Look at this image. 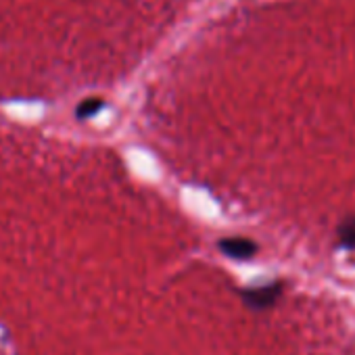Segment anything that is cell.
Segmentation results:
<instances>
[{"mask_svg":"<svg viewBox=\"0 0 355 355\" xmlns=\"http://www.w3.org/2000/svg\"><path fill=\"white\" fill-rule=\"evenodd\" d=\"M336 236H338V245L343 249H347V251L355 249V216H349L338 224Z\"/></svg>","mask_w":355,"mask_h":355,"instance_id":"3957f363","label":"cell"},{"mask_svg":"<svg viewBox=\"0 0 355 355\" xmlns=\"http://www.w3.org/2000/svg\"><path fill=\"white\" fill-rule=\"evenodd\" d=\"M220 249L224 255L232 257V259H249L257 253V245L249 239H224L220 241Z\"/></svg>","mask_w":355,"mask_h":355,"instance_id":"7a4b0ae2","label":"cell"},{"mask_svg":"<svg viewBox=\"0 0 355 355\" xmlns=\"http://www.w3.org/2000/svg\"><path fill=\"white\" fill-rule=\"evenodd\" d=\"M280 291H282V286H280L278 282H274V284H266V286H257V288L247 291V293H245V299H247V303H249L251 307H255V309H266V307H270V305L278 299Z\"/></svg>","mask_w":355,"mask_h":355,"instance_id":"6da1fadb","label":"cell"},{"mask_svg":"<svg viewBox=\"0 0 355 355\" xmlns=\"http://www.w3.org/2000/svg\"><path fill=\"white\" fill-rule=\"evenodd\" d=\"M103 101L101 98H88V101H82L80 103V107H78V111H76V115H78V119H90L92 115H96L101 109H103Z\"/></svg>","mask_w":355,"mask_h":355,"instance_id":"277c9868","label":"cell"}]
</instances>
